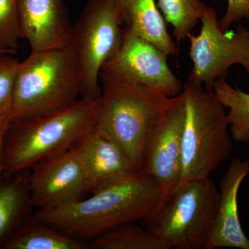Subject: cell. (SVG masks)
Returning a JSON list of instances; mask_svg holds the SVG:
<instances>
[{"instance_id":"6da1fadb","label":"cell","mask_w":249,"mask_h":249,"mask_svg":"<svg viewBox=\"0 0 249 249\" xmlns=\"http://www.w3.org/2000/svg\"><path fill=\"white\" fill-rule=\"evenodd\" d=\"M81 200L34 214L64 235L80 241L94 240L111 229L145 219L160 201L163 190L142 172L129 174L95 188Z\"/></svg>"},{"instance_id":"7a4b0ae2","label":"cell","mask_w":249,"mask_h":249,"mask_svg":"<svg viewBox=\"0 0 249 249\" xmlns=\"http://www.w3.org/2000/svg\"><path fill=\"white\" fill-rule=\"evenodd\" d=\"M101 98L80 99L71 107L31 120L11 122L5 137L2 176L30 170L66 152L95 127Z\"/></svg>"},{"instance_id":"3957f363","label":"cell","mask_w":249,"mask_h":249,"mask_svg":"<svg viewBox=\"0 0 249 249\" xmlns=\"http://www.w3.org/2000/svg\"><path fill=\"white\" fill-rule=\"evenodd\" d=\"M79 96V70L71 46L31 52L18 67L11 122L58 112L75 104Z\"/></svg>"},{"instance_id":"277c9868","label":"cell","mask_w":249,"mask_h":249,"mask_svg":"<svg viewBox=\"0 0 249 249\" xmlns=\"http://www.w3.org/2000/svg\"><path fill=\"white\" fill-rule=\"evenodd\" d=\"M99 80L101 105L96 125L119 142L142 171L147 137L170 98L103 70Z\"/></svg>"},{"instance_id":"5b68a950","label":"cell","mask_w":249,"mask_h":249,"mask_svg":"<svg viewBox=\"0 0 249 249\" xmlns=\"http://www.w3.org/2000/svg\"><path fill=\"white\" fill-rule=\"evenodd\" d=\"M220 194L211 178L183 180L162 193L142 227L170 249H204L212 230Z\"/></svg>"},{"instance_id":"8992f818","label":"cell","mask_w":249,"mask_h":249,"mask_svg":"<svg viewBox=\"0 0 249 249\" xmlns=\"http://www.w3.org/2000/svg\"><path fill=\"white\" fill-rule=\"evenodd\" d=\"M185 121L181 180L209 178L231 151L225 107L213 90L188 80L181 92Z\"/></svg>"},{"instance_id":"52a82bcc","label":"cell","mask_w":249,"mask_h":249,"mask_svg":"<svg viewBox=\"0 0 249 249\" xmlns=\"http://www.w3.org/2000/svg\"><path fill=\"white\" fill-rule=\"evenodd\" d=\"M122 40L114 0H89L73 26L70 44L79 70L82 99L101 98L100 72Z\"/></svg>"},{"instance_id":"ba28073f","label":"cell","mask_w":249,"mask_h":249,"mask_svg":"<svg viewBox=\"0 0 249 249\" xmlns=\"http://www.w3.org/2000/svg\"><path fill=\"white\" fill-rule=\"evenodd\" d=\"M199 35L190 34V57L193 63L188 79L213 90L215 82L226 79L232 65H240L249 74V30L242 25L223 32L217 13L206 6L200 18Z\"/></svg>"},{"instance_id":"9c48e42d","label":"cell","mask_w":249,"mask_h":249,"mask_svg":"<svg viewBox=\"0 0 249 249\" xmlns=\"http://www.w3.org/2000/svg\"><path fill=\"white\" fill-rule=\"evenodd\" d=\"M122 30L120 47L101 70L143 85L167 98L180 94L182 84L170 69L168 54L128 29Z\"/></svg>"},{"instance_id":"30bf717a","label":"cell","mask_w":249,"mask_h":249,"mask_svg":"<svg viewBox=\"0 0 249 249\" xmlns=\"http://www.w3.org/2000/svg\"><path fill=\"white\" fill-rule=\"evenodd\" d=\"M184 121V101L181 93L170 98L144 147L142 172L155 178L163 193L173 189L181 180Z\"/></svg>"},{"instance_id":"8fae6325","label":"cell","mask_w":249,"mask_h":249,"mask_svg":"<svg viewBox=\"0 0 249 249\" xmlns=\"http://www.w3.org/2000/svg\"><path fill=\"white\" fill-rule=\"evenodd\" d=\"M30 189L33 206L37 210L84 199L89 189L76 145L34 165L30 169Z\"/></svg>"},{"instance_id":"7c38bea8","label":"cell","mask_w":249,"mask_h":249,"mask_svg":"<svg viewBox=\"0 0 249 249\" xmlns=\"http://www.w3.org/2000/svg\"><path fill=\"white\" fill-rule=\"evenodd\" d=\"M22 38L31 52L70 47L73 25L63 0H17Z\"/></svg>"},{"instance_id":"4fadbf2b","label":"cell","mask_w":249,"mask_h":249,"mask_svg":"<svg viewBox=\"0 0 249 249\" xmlns=\"http://www.w3.org/2000/svg\"><path fill=\"white\" fill-rule=\"evenodd\" d=\"M89 193L114 178L142 172L119 142L95 125L76 144Z\"/></svg>"},{"instance_id":"5bb4252c","label":"cell","mask_w":249,"mask_h":249,"mask_svg":"<svg viewBox=\"0 0 249 249\" xmlns=\"http://www.w3.org/2000/svg\"><path fill=\"white\" fill-rule=\"evenodd\" d=\"M249 174V159L232 160L221 181L220 199L217 215L204 249H249V240L243 231L239 217L238 193Z\"/></svg>"},{"instance_id":"9a60e30c","label":"cell","mask_w":249,"mask_h":249,"mask_svg":"<svg viewBox=\"0 0 249 249\" xmlns=\"http://www.w3.org/2000/svg\"><path fill=\"white\" fill-rule=\"evenodd\" d=\"M119 24L151 42L168 55L178 56V45L167 29L155 0H114Z\"/></svg>"},{"instance_id":"2e32d148","label":"cell","mask_w":249,"mask_h":249,"mask_svg":"<svg viewBox=\"0 0 249 249\" xmlns=\"http://www.w3.org/2000/svg\"><path fill=\"white\" fill-rule=\"evenodd\" d=\"M33 209L30 170L0 177V249L30 215Z\"/></svg>"},{"instance_id":"e0dca14e","label":"cell","mask_w":249,"mask_h":249,"mask_svg":"<svg viewBox=\"0 0 249 249\" xmlns=\"http://www.w3.org/2000/svg\"><path fill=\"white\" fill-rule=\"evenodd\" d=\"M82 241L64 235L34 214L26 218L3 249H84Z\"/></svg>"},{"instance_id":"ac0fdd59","label":"cell","mask_w":249,"mask_h":249,"mask_svg":"<svg viewBox=\"0 0 249 249\" xmlns=\"http://www.w3.org/2000/svg\"><path fill=\"white\" fill-rule=\"evenodd\" d=\"M213 89L219 102L229 109L227 116L232 139L249 143V93L232 88L226 79L217 80Z\"/></svg>"},{"instance_id":"d6986e66","label":"cell","mask_w":249,"mask_h":249,"mask_svg":"<svg viewBox=\"0 0 249 249\" xmlns=\"http://www.w3.org/2000/svg\"><path fill=\"white\" fill-rule=\"evenodd\" d=\"M99 249H170L144 227L135 222L122 224L92 240Z\"/></svg>"},{"instance_id":"ffe728a7","label":"cell","mask_w":249,"mask_h":249,"mask_svg":"<svg viewBox=\"0 0 249 249\" xmlns=\"http://www.w3.org/2000/svg\"><path fill=\"white\" fill-rule=\"evenodd\" d=\"M157 6L165 22L173 26L178 46L192 34L207 6L201 0H158Z\"/></svg>"},{"instance_id":"44dd1931","label":"cell","mask_w":249,"mask_h":249,"mask_svg":"<svg viewBox=\"0 0 249 249\" xmlns=\"http://www.w3.org/2000/svg\"><path fill=\"white\" fill-rule=\"evenodd\" d=\"M20 38L17 0H0V51L14 55Z\"/></svg>"},{"instance_id":"7402d4cb","label":"cell","mask_w":249,"mask_h":249,"mask_svg":"<svg viewBox=\"0 0 249 249\" xmlns=\"http://www.w3.org/2000/svg\"><path fill=\"white\" fill-rule=\"evenodd\" d=\"M19 64L12 54L0 53V116L11 114Z\"/></svg>"},{"instance_id":"603a6c76","label":"cell","mask_w":249,"mask_h":249,"mask_svg":"<svg viewBox=\"0 0 249 249\" xmlns=\"http://www.w3.org/2000/svg\"><path fill=\"white\" fill-rule=\"evenodd\" d=\"M226 14L219 19L223 32L229 31L232 24L246 19L249 23V0H227Z\"/></svg>"},{"instance_id":"cb8c5ba5","label":"cell","mask_w":249,"mask_h":249,"mask_svg":"<svg viewBox=\"0 0 249 249\" xmlns=\"http://www.w3.org/2000/svg\"><path fill=\"white\" fill-rule=\"evenodd\" d=\"M11 123L10 115L0 116V177L2 176L3 173V154L5 137Z\"/></svg>"},{"instance_id":"d4e9b609","label":"cell","mask_w":249,"mask_h":249,"mask_svg":"<svg viewBox=\"0 0 249 249\" xmlns=\"http://www.w3.org/2000/svg\"><path fill=\"white\" fill-rule=\"evenodd\" d=\"M0 53H6V52H3V51H0ZM8 54H9V53H8Z\"/></svg>"}]
</instances>
